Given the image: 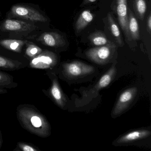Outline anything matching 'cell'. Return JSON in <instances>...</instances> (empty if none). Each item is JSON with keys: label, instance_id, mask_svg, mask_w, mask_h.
I'll return each mask as SVG.
<instances>
[{"label": "cell", "instance_id": "1", "mask_svg": "<svg viewBox=\"0 0 151 151\" xmlns=\"http://www.w3.org/2000/svg\"><path fill=\"white\" fill-rule=\"evenodd\" d=\"M17 117L21 126L31 134L41 138L51 134V126L47 118L33 105L24 104L17 108Z\"/></svg>", "mask_w": 151, "mask_h": 151}, {"label": "cell", "instance_id": "2", "mask_svg": "<svg viewBox=\"0 0 151 151\" xmlns=\"http://www.w3.org/2000/svg\"><path fill=\"white\" fill-rule=\"evenodd\" d=\"M40 31H45L34 23L6 18L0 21V37L28 40Z\"/></svg>", "mask_w": 151, "mask_h": 151}, {"label": "cell", "instance_id": "3", "mask_svg": "<svg viewBox=\"0 0 151 151\" xmlns=\"http://www.w3.org/2000/svg\"><path fill=\"white\" fill-rule=\"evenodd\" d=\"M6 18L25 20L34 23L45 30L49 19L40 8L33 4H15L6 13Z\"/></svg>", "mask_w": 151, "mask_h": 151}, {"label": "cell", "instance_id": "4", "mask_svg": "<svg viewBox=\"0 0 151 151\" xmlns=\"http://www.w3.org/2000/svg\"><path fill=\"white\" fill-rule=\"evenodd\" d=\"M29 62L22 54L14 52L0 46V70H19L27 68Z\"/></svg>", "mask_w": 151, "mask_h": 151}, {"label": "cell", "instance_id": "5", "mask_svg": "<svg viewBox=\"0 0 151 151\" xmlns=\"http://www.w3.org/2000/svg\"><path fill=\"white\" fill-rule=\"evenodd\" d=\"M28 40L32 41L40 47L58 48L66 45V41L62 35L55 32L40 31L31 37Z\"/></svg>", "mask_w": 151, "mask_h": 151}, {"label": "cell", "instance_id": "6", "mask_svg": "<svg viewBox=\"0 0 151 151\" xmlns=\"http://www.w3.org/2000/svg\"><path fill=\"white\" fill-rule=\"evenodd\" d=\"M58 62L59 58L57 54L50 50L44 49L40 54L29 61L27 68L52 71L58 65Z\"/></svg>", "mask_w": 151, "mask_h": 151}, {"label": "cell", "instance_id": "7", "mask_svg": "<svg viewBox=\"0 0 151 151\" xmlns=\"http://www.w3.org/2000/svg\"><path fill=\"white\" fill-rule=\"evenodd\" d=\"M116 50V45L110 41L104 45L89 49L86 52V55L95 63L102 65L109 62Z\"/></svg>", "mask_w": 151, "mask_h": 151}, {"label": "cell", "instance_id": "8", "mask_svg": "<svg viewBox=\"0 0 151 151\" xmlns=\"http://www.w3.org/2000/svg\"><path fill=\"white\" fill-rule=\"evenodd\" d=\"M46 74L52 82L51 86L47 90H42L45 95L50 98L56 105L63 109L66 105V99L61 88L58 78L55 73L50 70H46Z\"/></svg>", "mask_w": 151, "mask_h": 151}, {"label": "cell", "instance_id": "9", "mask_svg": "<svg viewBox=\"0 0 151 151\" xmlns=\"http://www.w3.org/2000/svg\"><path fill=\"white\" fill-rule=\"evenodd\" d=\"M62 69V72L65 77L72 78L86 76L94 71L92 66L78 61L64 63Z\"/></svg>", "mask_w": 151, "mask_h": 151}, {"label": "cell", "instance_id": "10", "mask_svg": "<svg viewBox=\"0 0 151 151\" xmlns=\"http://www.w3.org/2000/svg\"><path fill=\"white\" fill-rule=\"evenodd\" d=\"M137 87H131L123 92L117 100L112 116L114 117L121 114L129 106L137 92Z\"/></svg>", "mask_w": 151, "mask_h": 151}, {"label": "cell", "instance_id": "11", "mask_svg": "<svg viewBox=\"0 0 151 151\" xmlns=\"http://www.w3.org/2000/svg\"><path fill=\"white\" fill-rule=\"evenodd\" d=\"M116 73V69L115 65L114 64L102 76L98 81V83L95 85V86L88 91L86 92L83 94V98L87 99L94 97L98 91L107 87L110 84L113 79L115 77Z\"/></svg>", "mask_w": 151, "mask_h": 151}, {"label": "cell", "instance_id": "12", "mask_svg": "<svg viewBox=\"0 0 151 151\" xmlns=\"http://www.w3.org/2000/svg\"><path fill=\"white\" fill-rule=\"evenodd\" d=\"M116 13L118 22L125 35V38L131 41L128 30V11L127 0H116Z\"/></svg>", "mask_w": 151, "mask_h": 151}, {"label": "cell", "instance_id": "13", "mask_svg": "<svg viewBox=\"0 0 151 151\" xmlns=\"http://www.w3.org/2000/svg\"><path fill=\"white\" fill-rule=\"evenodd\" d=\"M27 40L0 37V46L9 51L23 54Z\"/></svg>", "mask_w": 151, "mask_h": 151}, {"label": "cell", "instance_id": "14", "mask_svg": "<svg viewBox=\"0 0 151 151\" xmlns=\"http://www.w3.org/2000/svg\"><path fill=\"white\" fill-rule=\"evenodd\" d=\"M150 135L151 132L148 130L140 129L133 131L122 136L117 139L116 142L118 144L129 143L145 138L149 137Z\"/></svg>", "mask_w": 151, "mask_h": 151}, {"label": "cell", "instance_id": "15", "mask_svg": "<svg viewBox=\"0 0 151 151\" xmlns=\"http://www.w3.org/2000/svg\"><path fill=\"white\" fill-rule=\"evenodd\" d=\"M93 18L94 15L90 10H86L83 11L76 22L75 24L76 32L79 33L82 31L91 22Z\"/></svg>", "mask_w": 151, "mask_h": 151}, {"label": "cell", "instance_id": "16", "mask_svg": "<svg viewBox=\"0 0 151 151\" xmlns=\"http://www.w3.org/2000/svg\"><path fill=\"white\" fill-rule=\"evenodd\" d=\"M43 50L44 49L40 46L32 41L28 40L24 46L23 54L27 60L30 61L40 54Z\"/></svg>", "mask_w": 151, "mask_h": 151}, {"label": "cell", "instance_id": "17", "mask_svg": "<svg viewBox=\"0 0 151 151\" xmlns=\"http://www.w3.org/2000/svg\"><path fill=\"white\" fill-rule=\"evenodd\" d=\"M128 30L131 40H138L139 39L138 23L130 9L129 10L128 14Z\"/></svg>", "mask_w": 151, "mask_h": 151}, {"label": "cell", "instance_id": "18", "mask_svg": "<svg viewBox=\"0 0 151 151\" xmlns=\"http://www.w3.org/2000/svg\"><path fill=\"white\" fill-rule=\"evenodd\" d=\"M107 18L109 29L111 33L113 35V37H114L117 44L120 45L121 46H123L124 45V44L122 34L118 25L115 22L112 14L110 13L108 14Z\"/></svg>", "mask_w": 151, "mask_h": 151}, {"label": "cell", "instance_id": "19", "mask_svg": "<svg viewBox=\"0 0 151 151\" xmlns=\"http://www.w3.org/2000/svg\"><path fill=\"white\" fill-rule=\"evenodd\" d=\"M18 86V84L14 81L13 76L0 70V88L11 89Z\"/></svg>", "mask_w": 151, "mask_h": 151}, {"label": "cell", "instance_id": "20", "mask_svg": "<svg viewBox=\"0 0 151 151\" xmlns=\"http://www.w3.org/2000/svg\"><path fill=\"white\" fill-rule=\"evenodd\" d=\"M89 38L91 43L96 46L104 45L110 42L107 38L106 35L101 31L93 32L90 35Z\"/></svg>", "mask_w": 151, "mask_h": 151}, {"label": "cell", "instance_id": "21", "mask_svg": "<svg viewBox=\"0 0 151 151\" xmlns=\"http://www.w3.org/2000/svg\"><path fill=\"white\" fill-rule=\"evenodd\" d=\"M134 6L136 14L139 19L143 20L147 9V4L145 0H134Z\"/></svg>", "mask_w": 151, "mask_h": 151}, {"label": "cell", "instance_id": "22", "mask_svg": "<svg viewBox=\"0 0 151 151\" xmlns=\"http://www.w3.org/2000/svg\"><path fill=\"white\" fill-rule=\"evenodd\" d=\"M13 151H41V150L32 143L19 141Z\"/></svg>", "mask_w": 151, "mask_h": 151}, {"label": "cell", "instance_id": "23", "mask_svg": "<svg viewBox=\"0 0 151 151\" xmlns=\"http://www.w3.org/2000/svg\"><path fill=\"white\" fill-rule=\"evenodd\" d=\"M147 30L149 33H151V15L149 14L147 17Z\"/></svg>", "mask_w": 151, "mask_h": 151}, {"label": "cell", "instance_id": "24", "mask_svg": "<svg viewBox=\"0 0 151 151\" xmlns=\"http://www.w3.org/2000/svg\"><path fill=\"white\" fill-rule=\"evenodd\" d=\"M97 0H83V2L82 3V6H85L87 4L95 2Z\"/></svg>", "mask_w": 151, "mask_h": 151}, {"label": "cell", "instance_id": "25", "mask_svg": "<svg viewBox=\"0 0 151 151\" xmlns=\"http://www.w3.org/2000/svg\"><path fill=\"white\" fill-rule=\"evenodd\" d=\"M3 138H2V133H1V130L0 129V150L2 147V145H3Z\"/></svg>", "mask_w": 151, "mask_h": 151}, {"label": "cell", "instance_id": "26", "mask_svg": "<svg viewBox=\"0 0 151 151\" xmlns=\"http://www.w3.org/2000/svg\"><path fill=\"white\" fill-rule=\"evenodd\" d=\"M7 93L8 91L7 89L0 88V94H5Z\"/></svg>", "mask_w": 151, "mask_h": 151}, {"label": "cell", "instance_id": "27", "mask_svg": "<svg viewBox=\"0 0 151 151\" xmlns=\"http://www.w3.org/2000/svg\"><path fill=\"white\" fill-rule=\"evenodd\" d=\"M0 16H1V12L0 11Z\"/></svg>", "mask_w": 151, "mask_h": 151}]
</instances>
